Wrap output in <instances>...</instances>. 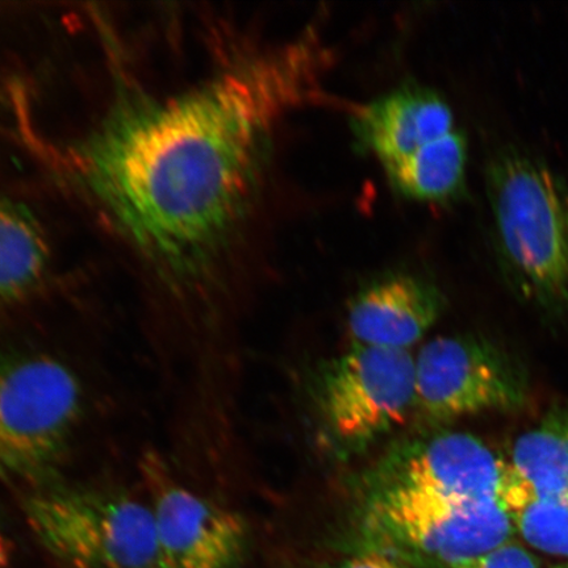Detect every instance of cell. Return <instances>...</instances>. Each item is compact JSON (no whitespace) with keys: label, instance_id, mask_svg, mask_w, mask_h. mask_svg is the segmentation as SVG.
I'll return each mask as SVG.
<instances>
[{"label":"cell","instance_id":"1","mask_svg":"<svg viewBox=\"0 0 568 568\" xmlns=\"http://www.w3.org/2000/svg\"><path fill=\"white\" fill-rule=\"evenodd\" d=\"M328 55L307 30L180 95L118 105L81 148L84 183L160 268L201 273L251 222L276 134L318 95Z\"/></svg>","mask_w":568,"mask_h":568},{"label":"cell","instance_id":"2","mask_svg":"<svg viewBox=\"0 0 568 568\" xmlns=\"http://www.w3.org/2000/svg\"><path fill=\"white\" fill-rule=\"evenodd\" d=\"M497 266L513 293L538 314L568 317V183L517 145L486 165Z\"/></svg>","mask_w":568,"mask_h":568},{"label":"cell","instance_id":"3","mask_svg":"<svg viewBox=\"0 0 568 568\" xmlns=\"http://www.w3.org/2000/svg\"><path fill=\"white\" fill-rule=\"evenodd\" d=\"M34 537L70 568H166L151 504L115 489L49 487L23 503Z\"/></svg>","mask_w":568,"mask_h":568},{"label":"cell","instance_id":"4","mask_svg":"<svg viewBox=\"0 0 568 568\" xmlns=\"http://www.w3.org/2000/svg\"><path fill=\"white\" fill-rule=\"evenodd\" d=\"M373 550L410 566L456 568L509 541L516 531L500 501H457L414 489L379 487L366 504Z\"/></svg>","mask_w":568,"mask_h":568},{"label":"cell","instance_id":"5","mask_svg":"<svg viewBox=\"0 0 568 568\" xmlns=\"http://www.w3.org/2000/svg\"><path fill=\"white\" fill-rule=\"evenodd\" d=\"M82 402L77 375L52 355L0 358V480L51 475L67 454Z\"/></svg>","mask_w":568,"mask_h":568},{"label":"cell","instance_id":"6","mask_svg":"<svg viewBox=\"0 0 568 568\" xmlns=\"http://www.w3.org/2000/svg\"><path fill=\"white\" fill-rule=\"evenodd\" d=\"M415 410L432 424L515 410L529 395L520 362L491 339L475 335L426 343L415 357Z\"/></svg>","mask_w":568,"mask_h":568},{"label":"cell","instance_id":"7","mask_svg":"<svg viewBox=\"0 0 568 568\" xmlns=\"http://www.w3.org/2000/svg\"><path fill=\"white\" fill-rule=\"evenodd\" d=\"M415 355L354 345L326 367L320 404L333 435L365 445L399 428L415 410Z\"/></svg>","mask_w":568,"mask_h":568},{"label":"cell","instance_id":"8","mask_svg":"<svg viewBox=\"0 0 568 568\" xmlns=\"http://www.w3.org/2000/svg\"><path fill=\"white\" fill-rule=\"evenodd\" d=\"M144 474L166 568H234L246 542L241 516L181 486L148 457Z\"/></svg>","mask_w":568,"mask_h":568},{"label":"cell","instance_id":"9","mask_svg":"<svg viewBox=\"0 0 568 568\" xmlns=\"http://www.w3.org/2000/svg\"><path fill=\"white\" fill-rule=\"evenodd\" d=\"M513 479L510 464L479 438L445 432L394 453L383 468L381 487L414 489L457 501L503 503Z\"/></svg>","mask_w":568,"mask_h":568},{"label":"cell","instance_id":"10","mask_svg":"<svg viewBox=\"0 0 568 568\" xmlns=\"http://www.w3.org/2000/svg\"><path fill=\"white\" fill-rule=\"evenodd\" d=\"M445 296L435 283L410 273H389L365 284L347 311L354 345L407 351L442 317Z\"/></svg>","mask_w":568,"mask_h":568},{"label":"cell","instance_id":"11","mask_svg":"<svg viewBox=\"0 0 568 568\" xmlns=\"http://www.w3.org/2000/svg\"><path fill=\"white\" fill-rule=\"evenodd\" d=\"M352 130L358 146L383 166L446 136L456 131L457 125L452 106L443 95L409 82L358 106Z\"/></svg>","mask_w":568,"mask_h":568},{"label":"cell","instance_id":"12","mask_svg":"<svg viewBox=\"0 0 568 568\" xmlns=\"http://www.w3.org/2000/svg\"><path fill=\"white\" fill-rule=\"evenodd\" d=\"M467 162V138L457 128L382 169L389 186L408 201L445 204L464 196Z\"/></svg>","mask_w":568,"mask_h":568},{"label":"cell","instance_id":"13","mask_svg":"<svg viewBox=\"0 0 568 568\" xmlns=\"http://www.w3.org/2000/svg\"><path fill=\"white\" fill-rule=\"evenodd\" d=\"M509 464L528 495L568 501V406L518 437Z\"/></svg>","mask_w":568,"mask_h":568},{"label":"cell","instance_id":"14","mask_svg":"<svg viewBox=\"0 0 568 568\" xmlns=\"http://www.w3.org/2000/svg\"><path fill=\"white\" fill-rule=\"evenodd\" d=\"M49 248L31 213L0 197V297L30 293L45 274Z\"/></svg>","mask_w":568,"mask_h":568},{"label":"cell","instance_id":"15","mask_svg":"<svg viewBox=\"0 0 568 568\" xmlns=\"http://www.w3.org/2000/svg\"><path fill=\"white\" fill-rule=\"evenodd\" d=\"M503 504L518 535L532 548L568 558V501L530 496L515 475Z\"/></svg>","mask_w":568,"mask_h":568},{"label":"cell","instance_id":"16","mask_svg":"<svg viewBox=\"0 0 568 568\" xmlns=\"http://www.w3.org/2000/svg\"><path fill=\"white\" fill-rule=\"evenodd\" d=\"M456 568H539V565L523 546L508 541Z\"/></svg>","mask_w":568,"mask_h":568},{"label":"cell","instance_id":"17","mask_svg":"<svg viewBox=\"0 0 568 568\" xmlns=\"http://www.w3.org/2000/svg\"><path fill=\"white\" fill-rule=\"evenodd\" d=\"M335 568H415L402 560L386 556V554L368 551L362 556L353 557Z\"/></svg>","mask_w":568,"mask_h":568},{"label":"cell","instance_id":"18","mask_svg":"<svg viewBox=\"0 0 568 568\" xmlns=\"http://www.w3.org/2000/svg\"><path fill=\"white\" fill-rule=\"evenodd\" d=\"M16 551L9 530H7L2 518H0V568L9 567Z\"/></svg>","mask_w":568,"mask_h":568},{"label":"cell","instance_id":"19","mask_svg":"<svg viewBox=\"0 0 568 568\" xmlns=\"http://www.w3.org/2000/svg\"><path fill=\"white\" fill-rule=\"evenodd\" d=\"M557 568H568V562H566L565 565L559 566V567H557Z\"/></svg>","mask_w":568,"mask_h":568}]
</instances>
